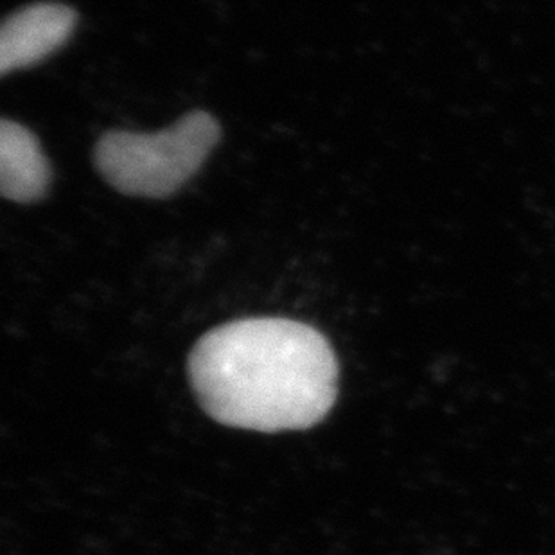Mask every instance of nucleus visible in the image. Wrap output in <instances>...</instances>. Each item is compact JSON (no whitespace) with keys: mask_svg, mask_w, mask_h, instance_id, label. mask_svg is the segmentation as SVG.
<instances>
[{"mask_svg":"<svg viewBox=\"0 0 555 555\" xmlns=\"http://www.w3.org/2000/svg\"><path fill=\"white\" fill-rule=\"evenodd\" d=\"M202 409L221 425L254 431L319 425L338 396L330 340L288 319H243L210 330L189 357Z\"/></svg>","mask_w":555,"mask_h":555,"instance_id":"1","label":"nucleus"},{"mask_svg":"<svg viewBox=\"0 0 555 555\" xmlns=\"http://www.w3.org/2000/svg\"><path fill=\"white\" fill-rule=\"evenodd\" d=\"M220 137V122L194 111L158 133L106 131L95 144L94 164L119 193L166 198L198 173Z\"/></svg>","mask_w":555,"mask_h":555,"instance_id":"2","label":"nucleus"},{"mask_svg":"<svg viewBox=\"0 0 555 555\" xmlns=\"http://www.w3.org/2000/svg\"><path fill=\"white\" fill-rule=\"evenodd\" d=\"M78 13L59 2H37L11 13L0 31V73L31 67L73 37Z\"/></svg>","mask_w":555,"mask_h":555,"instance_id":"3","label":"nucleus"},{"mask_svg":"<svg viewBox=\"0 0 555 555\" xmlns=\"http://www.w3.org/2000/svg\"><path fill=\"white\" fill-rule=\"evenodd\" d=\"M51 185V166L33 131L0 122V191L16 204H35Z\"/></svg>","mask_w":555,"mask_h":555,"instance_id":"4","label":"nucleus"}]
</instances>
